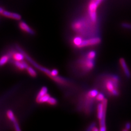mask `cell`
<instances>
[{
  "label": "cell",
  "instance_id": "6da1fadb",
  "mask_svg": "<svg viewBox=\"0 0 131 131\" xmlns=\"http://www.w3.org/2000/svg\"><path fill=\"white\" fill-rule=\"evenodd\" d=\"M100 84L101 89L108 96L111 97L119 96L120 80L117 75H104L101 78Z\"/></svg>",
  "mask_w": 131,
  "mask_h": 131
},
{
  "label": "cell",
  "instance_id": "7a4b0ae2",
  "mask_svg": "<svg viewBox=\"0 0 131 131\" xmlns=\"http://www.w3.org/2000/svg\"><path fill=\"white\" fill-rule=\"evenodd\" d=\"M97 89H91L85 92L80 99L79 107L80 109L86 114L91 112L96 97L99 93Z\"/></svg>",
  "mask_w": 131,
  "mask_h": 131
},
{
  "label": "cell",
  "instance_id": "3957f363",
  "mask_svg": "<svg viewBox=\"0 0 131 131\" xmlns=\"http://www.w3.org/2000/svg\"><path fill=\"white\" fill-rule=\"evenodd\" d=\"M95 27V25L91 23L88 17L86 19L84 18L77 19L71 24L72 30L81 36H84V34L88 32V30L93 29Z\"/></svg>",
  "mask_w": 131,
  "mask_h": 131
},
{
  "label": "cell",
  "instance_id": "277c9868",
  "mask_svg": "<svg viewBox=\"0 0 131 131\" xmlns=\"http://www.w3.org/2000/svg\"><path fill=\"white\" fill-rule=\"evenodd\" d=\"M95 59H90L85 54L81 56L76 62V68L81 73L86 74L93 70L95 66Z\"/></svg>",
  "mask_w": 131,
  "mask_h": 131
},
{
  "label": "cell",
  "instance_id": "5b68a950",
  "mask_svg": "<svg viewBox=\"0 0 131 131\" xmlns=\"http://www.w3.org/2000/svg\"><path fill=\"white\" fill-rule=\"evenodd\" d=\"M103 0H90L88 5V17L91 23L96 25L98 21L97 9Z\"/></svg>",
  "mask_w": 131,
  "mask_h": 131
},
{
  "label": "cell",
  "instance_id": "8992f818",
  "mask_svg": "<svg viewBox=\"0 0 131 131\" xmlns=\"http://www.w3.org/2000/svg\"><path fill=\"white\" fill-rule=\"evenodd\" d=\"M107 105V100L105 99L103 101L99 103L97 106V118L99 121V130L101 131L106 130L105 125V117Z\"/></svg>",
  "mask_w": 131,
  "mask_h": 131
},
{
  "label": "cell",
  "instance_id": "52a82bcc",
  "mask_svg": "<svg viewBox=\"0 0 131 131\" xmlns=\"http://www.w3.org/2000/svg\"><path fill=\"white\" fill-rule=\"evenodd\" d=\"M101 39L97 36L91 37L90 38H84L80 49L97 46L101 43Z\"/></svg>",
  "mask_w": 131,
  "mask_h": 131
},
{
  "label": "cell",
  "instance_id": "ba28073f",
  "mask_svg": "<svg viewBox=\"0 0 131 131\" xmlns=\"http://www.w3.org/2000/svg\"><path fill=\"white\" fill-rule=\"evenodd\" d=\"M6 115L10 122H12L15 130L16 131H20L19 123L12 110L10 109L8 110L6 113Z\"/></svg>",
  "mask_w": 131,
  "mask_h": 131
},
{
  "label": "cell",
  "instance_id": "9c48e42d",
  "mask_svg": "<svg viewBox=\"0 0 131 131\" xmlns=\"http://www.w3.org/2000/svg\"><path fill=\"white\" fill-rule=\"evenodd\" d=\"M0 13L2 16H3L4 17L7 18L13 19L17 20H19L21 19V17L19 14L5 10L2 7H1Z\"/></svg>",
  "mask_w": 131,
  "mask_h": 131
},
{
  "label": "cell",
  "instance_id": "30bf717a",
  "mask_svg": "<svg viewBox=\"0 0 131 131\" xmlns=\"http://www.w3.org/2000/svg\"><path fill=\"white\" fill-rule=\"evenodd\" d=\"M18 50V51H11L8 53L10 56V61H24L25 59L24 53L19 50Z\"/></svg>",
  "mask_w": 131,
  "mask_h": 131
},
{
  "label": "cell",
  "instance_id": "8fae6325",
  "mask_svg": "<svg viewBox=\"0 0 131 131\" xmlns=\"http://www.w3.org/2000/svg\"><path fill=\"white\" fill-rule=\"evenodd\" d=\"M119 64L122 67V70L123 71L124 74L125 75L127 78H130L131 77V73L129 70L126 62L125 59L123 58H121L119 59Z\"/></svg>",
  "mask_w": 131,
  "mask_h": 131
},
{
  "label": "cell",
  "instance_id": "7c38bea8",
  "mask_svg": "<svg viewBox=\"0 0 131 131\" xmlns=\"http://www.w3.org/2000/svg\"><path fill=\"white\" fill-rule=\"evenodd\" d=\"M19 28L24 32L30 34L31 35H35V32L24 21H20L19 24Z\"/></svg>",
  "mask_w": 131,
  "mask_h": 131
},
{
  "label": "cell",
  "instance_id": "4fadbf2b",
  "mask_svg": "<svg viewBox=\"0 0 131 131\" xmlns=\"http://www.w3.org/2000/svg\"><path fill=\"white\" fill-rule=\"evenodd\" d=\"M12 61L13 65L15 67V68L20 71L26 70L27 67L28 65L27 63L24 60L21 61Z\"/></svg>",
  "mask_w": 131,
  "mask_h": 131
},
{
  "label": "cell",
  "instance_id": "5bb4252c",
  "mask_svg": "<svg viewBox=\"0 0 131 131\" xmlns=\"http://www.w3.org/2000/svg\"><path fill=\"white\" fill-rule=\"evenodd\" d=\"M84 38L81 36H76L72 39L71 43L74 47L76 48L80 49L81 45L83 42Z\"/></svg>",
  "mask_w": 131,
  "mask_h": 131
},
{
  "label": "cell",
  "instance_id": "9a60e30c",
  "mask_svg": "<svg viewBox=\"0 0 131 131\" xmlns=\"http://www.w3.org/2000/svg\"><path fill=\"white\" fill-rule=\"evenodd\" d=\"M10 61V56L8 53L4 54L1 57L0 59V65L1 67L5 65L9 61Z\"/></svg>",
  "mask_w": 131,
  "mask_h": 131
},
{
  "label": "cell",
  "instance_id": "2e32d148",
  "mask_svg": "<svg viewBox=\"0 0 131 131\" xmlns=\"http://www.w3.org/2000/svg\"><path fill=\"white\" fill-rule=\"evenodd\" d=\"M26 71L28 73V74L30 75L32 77H36L37 73L36 71L34 69V68L28 65V66L27 67V68L26 69Z\"/></svg>",
  "mask_w": 131,
  "mask_h": 131
},
{
  "label": "cell",
  "instance_id": "e0dca14e",
  "mask_svg": "<svg viewBox=\"0 0 131 131\" xmlns=\"http://www.w3.org/2000/svg\"><path fill=\"white\" fill-rule=\"evenodd\" d=\"M85 55L90 59H95L96 56V52L93 50L90 51L85 53Z\"/></svg>",
  "mask_w": 131,
  "mask_h": 131
},
{
  "label": "cell",
  "instance_id": "ac0fdd59",
  "mask_svg": "<svg viewBox=\"0 0 131 131\" xmlns=\"http://www.w3.org/2000/svg\"><path fill=\"white\" fill-rule=\"evenodd\" d=\"M105 99V98L104 94L102 93L101 92H99V93L98 94V95H97V96L96 97V101L101 103Z\"/></svg>",
  "mask_w": 131,
  "mask_h": 131
},
{
  "label": "cell",
  "instance_id": "d6986e66",
  "mask_svg": "<svg viewBox=\"0 0 131 131\" xmlns=\"http://www.w3.org/2000/svg\"><path fill=\"white\" fill-rule=\"evenodd\" d=\"M47 104L51 106H55L57 104V101L55 98H53L51 96L48 102H47Z\"/></svg>",
  "mask_w": 131,
  "mask_h": 131
},
{
  "label": "cell",
  "instance_id": "ffe728a7",
  "mask_svg": "<svg viewBox=\"0 0 131 131\" xmlns=\"http://www.w3.org/2000/svg\"><path fill=\"white\" fill-rule=\"evenodd\" d=\"M131 128V123L130 122H127L125 124V129H123L122 131H129Z\"/></svg>",
  "mask_w": 131,
  "mask_h": 131
},
{
  "label": "cell",
  "instance_id": "44dd1931",
  "mask_svg": "<svg viewBox=\"0 0 131 131\" xmlns=\"http://www.w3.org/2000/svg\"><path fill=\"white\" fill-rule=\"evenodd\" d=\"M89 130L93 131H97L99 130V129H98V128L96 126V124L95 123H92L89 126Z\"/></svg>",
  "mask_w": 131,
  "mask_h": 131
},
{
  "label": "cell",
  "instance_id": "7402d4cb",
  "mask_svg": "<svg viewBox=\"0 0 131 131\" xmlns=\"http://www.w3.org/2000/svg\"><path fill=\"white\" fill-rule=\"evenodd\" d=\"M122 27L123 28L127 29H130L131 30V24L129 23H122Z\"/></svg>",
  "mask_w": 131,
  "mask_h": 131
}]
</instances>
